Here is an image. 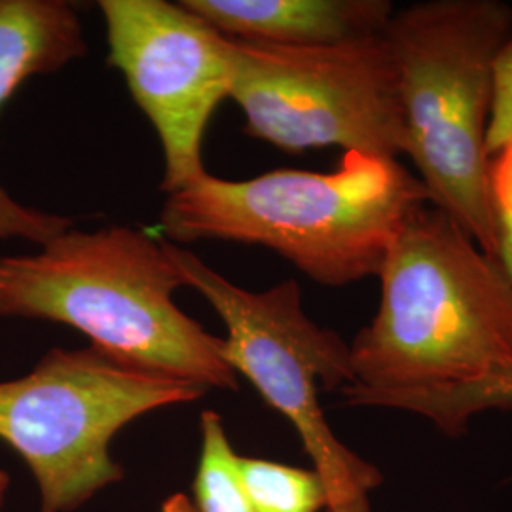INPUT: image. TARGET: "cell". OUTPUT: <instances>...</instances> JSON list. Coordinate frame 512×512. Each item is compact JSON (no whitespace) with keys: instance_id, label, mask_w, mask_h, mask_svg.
<instances>
[{"instance_id":"obj_1","label":"cell","mask_w":512,"mask_h":512,"mask_svg":"<svg viewBox=\"0 0 512 512\" xmlns=\"http://www.w3.org/2000/svg\"><path fill=\"white\" fill-rule=\"evenodd\" d=\"M378 277L382 302L349 346L359 395L431 389L512 365V281L442 209L403 224Z\"/></svg>"},{"instance_id":"obj_2","label":"cell","mask_w":512,"mask_h":512,"mask_svg":"<svg viewBox=\"0 0 512 512\" xmlns=\"http://www.w3.org/2000/svg\"><path fill=\"white\" fill-rule=\"evenodd\" d=\"M179 287L164 241L129 226L69 228L37 253L0 258V317L67 325L122 365L238 391L220 338L173 302Z\"/></svg>"},{"instance_id":"obj_3","label":"cell","mask_w":512,"mask_h":512,"mask_svg":"<svg viewBox=\"0 0 512 512\" xmlns=\"http://www.w3.org/2000/svg\"><path fill=\"white\" fill-rule=\"evenodd\" d=\"M429 203L395 158L349 150L330 173L277 169L249 181H200L167 194L160 226L181 243L260 245L313 281L342 287L380 274L406 219Z\"/></svg>"},{"instance_id":"obj_4","label":"cell","mask_w":512,"mask_h":512,"mask_svg":"<svg viewBox=\"0 0 512 512\" xmlns=\"http://www.w3.org/2000/svg\"><path fill=\"white\" fill-rule=\"evenodd\" d=\"M512 35L499 0H433L393 12L384 40L395 65L406 154L429 203L497 262L486 137L494 59Z\"/></svg>"},{"instance_id":"obj_5","label":"cell","mask_w":512,"mask_h":512,"mask_svg":"<svg viewBox=\"0 0 512 512\" xmlns=\"http://www.w3.org/2000/svg\"><path fill=\"white\" fill-rule=\"evenodd\" d=\"M164 247L184 287L202 294L224 321L222 359L293 423L327 488V511L370 512L368 495L382 484V475L336 439L319 404L321 391H342L355 382L348 344L304 313L294 279L255 293L175 243L164 241Z\"/></svg>"},{"instance_id":"obj_6","label":"cell","mask_w":512,"mask_h":512,"mask_svg":"<svg viewBox=\"0 0 512 512\" xmlns=\"http://www.w3.org/2000/svg\"><path fill=\"white\" fill-rule=\"evenodd\" d=\"M200 385L122 365L99 349H50L0 382V440L35 476L40 512H73L124 471L110 442L152 410L202 399Z\"/></svg>"},{"instance_id":"obj_7","label":"cell","mask_w":512,"mask_h":512,"mask_svg":"<svg viewBox=\"0 0 512 512\" xmlns=\"http://www.w3.org/2000/svg\"><path fill=\"white\" fill-rule=\"evenodd\" d=\"M236 44L230 99L245 133L287 152L342 147L406 154L395 65L384 35L334 46Z\"/></svg>"},{"instance_id":"obj_8","label":"cell","mask_w":512,"mask_h":512,"mask_svg":"<svg viewBox=\"0 0 512 512\" xmlns=\"http://www.w3.org/2000/svg\"><path fill=\"white\" fill-rule=\"evenodd\" d=\"M109 63L124 74L164 150L162 190L173 194L207 175L203 137L230 97L236 44L167 0H101Z\"/></svg>"},{"instance_id":"obj_9","label":"cell","mask_w":512,"mask_h":512,"mask_svg":"<svg viewBox=\"0 0 512 512\" xmlns=\"http://www.w3.org/2000/svg\"><path fill=\"white\" fill-rule=\"evenodd\" d=\"M86 52L73 4L0 0V109L29 78L57 73ZM69 228L73 220L19 203L0 186V241L23 239L40 247Z\"/></svg>"},{"instance_id":"obj_10","label":"cell","mask_w":512,"mask_h":512,"mask_svg":"<svg viewBox=\"0 0 512 512\" xmlns=\"http://www.w3.org/2000/svg\"><path fill=\"white\" fill-rule=\"evenodd\" d=\"M186 10L241 42L317 48L384 35L387 0H183Z\"/></svg>"},{"instance_id":"obj_11","label":"cell","mask_w":512,"mask_h":512,"mask_svg":"<svg viewBox=\"0 0 512 512\" xmlns=\"http://www.w3.org/2000/svg\"><path fill=\"white\" fill-rule=\"evenodd\" d=\"M349 404L408 410L433 421L446 435L458 437L467 429V421L478 412L490 408L511 410L512 365L463 384L359 395Z\"/></svg>"},{"instance_id":"obj_12","label":"cell","mask_w":512,"mask_h":512,"mask_svg":"<svg viewBox=\"0 0 512 512\" xmlns=\"http://www.w3.org/2000/svg\"><path fill=\"white\" fill-rule=\"evenodd\" d=\"M234 452L217 412L202 414V454L194 480V507L198 512H256Z\"/></svg>"},{"instance_id":"obj_13","label":"cell","mask_w":512,"mask_h":512,"mask_svg":"<svg viewBox=\"0 0 512 512\" xmlns=\"http://www.w3.org/2000/svg\"><path fill=\"white\" fill-rule=\"evenodd\" d=\"M238 463L256 512H319L329 505L327 488L313 469L241 456Z\"/></svg>"},{"instance_id":"obj_14","label":"cell","mask_w":512,"mask_h":512,"mask_svg":"<svg viewBox=\"0 0 512 512\" xmlns=\"http://www.w3.org/2000/svg\"><path fill=\"white\" fill-rule=\"evenodd\" d=\"M488 190L497 239V264L512 281V139L488 162Z\"/></svg>"},{"instance_id":"obj_15","label":"cell","mask_w":512,"mask_h":512,"mask_svg":"<svg viewBox=\"0 0 512 512\" xmlns=\"http://www.w3.org/2000/svg\"><path fill=\"white\" fill-rule=\"evenodd\" d=\"M492 78L494 95L486 137L488 158H492L499 148L505 147L512 139V35L495 55Z\"/></svg>"},{"instance_id":"obj_16","label":"cell","mask_w":512,"mask_h":512,"mask_svg":"<svg viewBox=\"0 0 512 512\" xmlns=\"http://www.w3.org/2000/svg\"><path fill=\"white\" fill-rule=\"evenodd\" d=\"M160 512H198L194 503L190 501V497H186L184 494H173L169 495L162 505V511Z\"/></svg>"},{"instance_id":"obj_17","label":"cell","mask_w":512,"mask_h":512,"mask_svg":"<svg viewBox=\"0 0 512 512\" xmlns=\"http://www.w3.org/2000/svg\"><path fill=\"white\" fill-rule=\"evenodd\" d=\"M8 486H10V476L0 469V512H2V505H4V497H6V492H8Z\"/></svg>"}]
</instances>
